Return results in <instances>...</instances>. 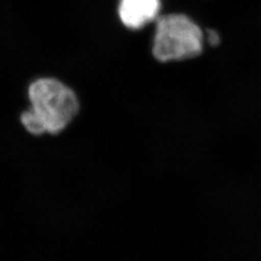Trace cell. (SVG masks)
<instances>
[{
  "label": "cell",
  "instance_id": "cell-1",
  "mask_svg": "<svg viewBox=\"0 0 261 261\" xmlns=\"http://www.w3.org/2000/svg\"><path fill=\"white\" fill-rule=\"evenodd\" d=\"M28 108L19 113L22 130L32 139L57 138L69 130L81 113L75 91L55 77H40L28 85Z\"/></svg>",
  "mask_w": 261,
  "mask_h": 261
},
{
  "label": "cell",
  "instance_id": "cell-2",
  "mask_svg": "<svg viewBox=\"0 0 261 261\" xmlns=\"http://www.w3.org/2000/svg\"><path fill=\"white\" fill-rule=\"evenodd\" d=\"M202 47V31L189 17L181 14L159 17L153 41V55L159 61L189 59L198 56Z\"/></svg>",
  "mask_w": 261,
  "mask_h": 261
},
{
  "label": "cell",
  "instance_id": "cell-3",
  "mask_svg": "<svg viewBox=\"0 0 261 261\" xmlns=\"http://www.w3.org/2000/svg\"><path fill=\"white\" fill-rule=\"evenodd\" d=\"M160 9V0H120L118 13L125 27L140 29L158 19Z\"/></svg>",
  "mask_w": 261,
  "mask_h": 261
},
{
  "label": "cell",
  "instance_id": "cell-4",
  "mask_svg": "<svg viewBox=\"0 0 261 261\" xmlns=\"http://www.w3.org/2000/svg\"><path fill=\"white\" fill-rule=\"evenodd\" d=\"M207 40L211 45L216 46L220 43V36L217 32H215L213 30H210V31H208V34H207Z\"/></svg>",
  "mask_w": 261,
  "mask_h": 261
}]
</instances>
